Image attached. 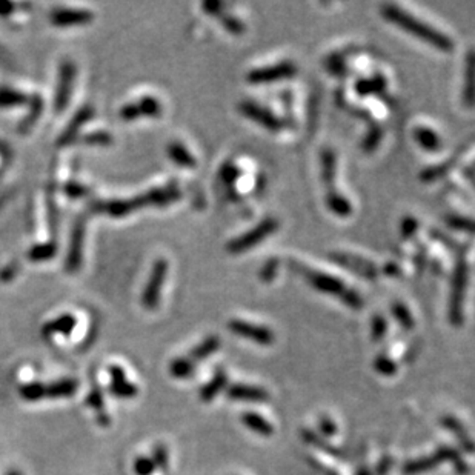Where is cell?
Wrapping results in <instances>:
<instances>
[{
    "label": "cell",
    "mask_w": 475,
    "mask_h": 475,
    "mask_svg": "<svg viewBox=\"0 0 475 475\" xmlns=\"http://www.w3.org/2000/svg\"><path fill=\"white\" fill-rule=\"evenodd\" d=\"M382 18L387 22H391L392 25L403 29L405 33L414 36L418 41H422L427 45H431L432 48L441 53H453L455 48V43L453 39L448 34L441 33L440 29L434 28L429 23L423 22L422 19L415 18V15L406 11L405 8L399 6L397 4H385L382 5Z\"/></svg>",
    "instance_id": "1"
},
{
    "label": "cell",
    "mask_w": 475,
    "mask_h": 475,
    "mask_svg": "<svg viewBox=\"0 0 475 475\" xmlns=\"http://www.w3.org/2000/svg\"><path fill=\"white\" fill-rule=\"evenodd\" d=\"M291 265L294 266L296 273L305 277V280L310 283L311 288L322 292V294L342 300L350 310L360 311L363 305H365V300L360 296V292L357 289L347 287L346 282L338 279V277L319 271V269L308 268L306 265H302L298 262H291Z\"/></svg>",
    "instance_id": "2"
},
{
    "label": "cell",
    "mask_w": 475,
    "mask_h": 475,
    "mask_svg": "<svg viewBox=\"0 0 475 475\" xmlns=\"http://www.w3.org/2000/svg\"><path fill=\"white\" fill-rule=\"evenodd\" d=\"M320 170H322V181L324 188V203L328 209L337 217L346 219L350 217L354 207L347 197L338 191L336 185L337 180V156L334 149L324 148L320 154Z\"/></svg>",
    "instance_id": "3"
},
{
    "label": "cell",
    "mask_w": 475,
    "mask_h": 475,
    "mask_svg": "<svg viewBox=\"0 0 475 475\" xmlns=\"http://www.w3.org/2000/svg\"><path fill=\"white\" fill-rule=\"evenodd\" d=\"M181 197L180 189L176 184H170L163 188H154L146 194H142L132 200H117L105 205V212L114 217L126 216L136 209L145 207H165L177 202Z\"/></svg>",
    "instance_id": "4"
},
{
    "label": "cell",
    "mask_w": 475,
    "mask_h": 475,
    "mask_svg": "<svg viewBox=\"0 0 475 475\" xmlns=\"http://www.w3.org/2000/svg\"><path fill=\"white\" fill-rule=\"evenodd\" d=\"M469 283V263L464 254H460L457 259L453 279H450V291L448 302V320L454 328H460L464 323V296Z\"/></svg>",
    "instance_id": "5"
},
{
    "label": "cell",
    "mask_w": 475,
    "mask_h": 475,
    "mask_svg": "<svg viewBox=\"0 0 475 475\" xmlns=\"http://www.w3.org/2000/svg\"><path fill=\"white\" fill-rule=\"evenodd\" d=\"M279 228H280L279 220L274 217H265L260 220L254 228H251L247 233H243L229 240L226 243V251L229 252V254H234V256L248 252L251 249H254L257 245L269 239V237H271Z\"/></svg>",
    "instance_id": "6"
},
{
    "label": "cell",
    "mask_w": 475,
    "mask_h": 475,
    "mask_svg": "<svg viewBox=\"0 0 475 475\" xmlns=\"http://www.w3.org/2000/svg\"><path fill=\"white\" fill-rule=\"evenodd\" d=\"M237 109H239V113L243 117H247L248 121H252L271 132H280L283 130H288L292 125L289 118L275 114L271 108L259 104L256 100H242L240 104L237 105Z\"/></svg>",
    "instance_id": "7"
},
{
    "label": "cell",
    "mask_w": 475,
    "mask_h": 475,
    "mask_svg": "<svg viewBox=\"0 0 475 475\" xmlns=\"http://www.w3.org/2000/svg\"><path fill=\"white\" fill-rule=\"evenodd\" d=\"M298 73V67L292 60H282L273 65L259 67L249 69L247 74V82L251 85H266L275 83L282 81H289L294 78Z\"/></svg>",
    "instance_id": "8"
},
{
    "label": "cell",
    "mask_w": 475,
    "mask_h": 475,
    "mask_svg": "<svg viewBox=\"0 0 475 475\" xmlns=\"http://www.w3.org/2000/svg\"><path fill=\"white\" fill-rule=\"evenodd\" d=\"M170 271V263L166 262L165 259H158L154 262L151 274H149V279L146 287L142 292V305L146 308L148 311H154L160 305V297H162V289H163V283L166 280V275H168Z\"/></svg>",
    "instance_id": "9"
},
{
    "label": "cell",
    "mask_w": 475,
    "mask_h": 475,
    "mask_svg": "<svg viewBox=\"0 0 475 475\" xmlns=\"http://www.w3.org/2000/svg\"><path fill=\"white\" fill-rule=\"evenodd\" d=\"M228 329L231 331L234 336L247 338L249 342H254L260 346H271L275 342L274 331L265 326V324L252 323L242 319H233L228 322Z\"/></svg>",
    "instance_id": "10"
},
{
    "label": "cell",
    "mask_w": 475,
    "mask_h": 475,
    "mask_svg": "<svg viewBox=\"0 0 475 475\" xmlns=\"http://www.w3.org/2000/svg\"><path fill=\"white\" fill-rule=\"evenodd\" d=\"M329 260L332 263L342 266L345 269H350L351 273L357 274L363 279L374 280L378 275V268L374 262H371L368 259H363L360 256L351 254V252H331Z\"/></svg>",
    "instance_id": "11"
},
{
    "label": "cell",
    "mask_w": 475,
    "mask_h": 475,
    "mask_svg": "<svg viewBox=\"0 0 475 475\" xmlns=\"http://www.w3.org/2000/svg\"><path fill=\"white\" fill-rule=\"evenodd\" d=\"M77 390V383L74 380H63V382L54 383L50 386L43 385H28L20 390V395L27 400H39L43 397H69Z\"/></svg>",
    "instance_id": "12"
},
{
    "label": "cell",
    "mask_w": 475,
    "mask_h": 475,
    "mask_svg": "<svg viewBox=\"0 0 475 475\" xmlns=\"http://www.w3.org/2000/svg\"><path fill=\"white\" fill-rule=\"evenodd\" d=\"M202 8L208 15H212V18L219 19L221 27H223L229 34L240 36L245 33V31H247V25H245V22L242 19H239L237 15L225 11L226 5L223 2H205Z\"/></svg>",
    "instance_id": "13"
},
{
    "label": "cell",
    "mask_w": 475,
    "mask_h": 475,
    "mask_svg": "<svg viewBox=\"0 0 475 475\" xmlns=\"http://www.w3.org/2000/svg\"><path fill=\"white\" fill-rule=\"evenodd\" d=\"M162 114V104L156 97H142L137 104L125 105L121 111L123 121H136L139 117H158Z\"/></svg>",
    "instance_id": "14"
},
{
    "label": "cell",
    "mask_w": 475,
    "mask_h": 475,
    "mask_svg": "<svg viewBox=\"0 0 475 475\" xmlns=\"http://www.w3.org/2000/svg\"><path fill=\"white\" fill-rule=\"evenodd\" d=\"M226 399L234 401H249V403H265L269 400V392L263 387L247 385V383H233L226 387Z\"/></svg>",
    "instance_id": "15"
},
{
    "label": "cell",
    "mask_w": 475,
    "mask_h": 475,
    "mask_svg": "<svg viewBox=\"0 0 475 475\" xmlns=\"http://www.w3.org/2000/svg\"><path fill=\"white\" fill-rule=\"evenodd\" d=\"M228 374L226 371L219 366L214 371V376L207 385H203L199 391V397L203 403H211L219 394L223 392L228 387Z\"/></svg>",
    "instance_id": "16"
},
{
    "label": "cell",
    "mask_w": 475,
    "mask_h": 475,
    "mask_svg": "<svg viewBox=\"0 0 475 475\" xmlns=\"http://www.w3.org/2000/svg\"><path fill=\"white\" fill-rule=\"evenodd\" d=\"M300 435H302V439L308 443V445L317 448L319 450H322V453L328 454L331 457H334V458H337V460H343V462L346 460V454L343 453L342 449H338L337 446L331 445V443L326 439L322 437V435L317 434L315 431H312V429H302Z\"/></svg>",
    "instance_id": "17"
},
{
    "label": "cell",
    "mask_w": 475,
    "mask_h": 475,
    "mask_svg": "<svg viewBox=\"0 0 475 475\" xmlns=\"http://www.w3.org/2000/svg\"><path fill=\"white\" fill-rule=\"evenodd\" d=\"M111 377H113V385H111V392L116 397L121 399H132L137 395V387L125 377V372L121 366H111Z\"/></svg>",
    "instance_id": "18"
},
{
    "label": "cell",
    "mask_w": 475,
    "mask_h": 475,
    "mask_svg": "<svg viewBox=\"0 0 475 475\" xmlns=\"http://www.w3.org/2000/svg\"><path fill=\"white\" fill-rule=\"evenodd\" d=\"M440 423H441L443 427H445L446 431H449L450 434L455 435V439H457L458 443H460L463 453H466V454H472L474 453L472 439L469 437V434L466 432L464 426L460 422H458L454 415H445L440 420Z\"/></svg>",
    "instance_id": "19"
},
{
    "label": "cell",
    "mask_w": 475,
    "mask_h": 475,
    "mask_svg": "<svg viewBox=\"0 0 475 475\" xmlns=\"http://www.w3.org/2000/svg\"><path fill=\"white\" fill-rule=\"evenodd\" d=\"M413 137L423 151H427V153L440 151L441 139L437 132H435L432 128H429V126H425V125L415 126L413 131Z\"/></svg>",
    "instance_id": "20"
},
{
    "label": "cell",
    "mask_w": 475,
    "mask_h": 475,
    "mask_svg": "<svg viewBox=\"0 0 475 475\" xmlns=\"http://www.w3.org/2000/svg\"><path fill=\"white\" fill-rule=\"evenodd\" d=\"M166 154L170 156V158L174 163L181 166V168L191 170V168H195V166H197L195 156L191 151H189L184 142H180V140L171 142L168 148H166Z\"/></svg>",
    "instance_id": "21"
},
{
    "label": "cell",
    "mask_w": 475,
    "mask_h": 475,
    "mask_svg": "<svg viewBox=\"0 0 475 475\" xmlns=\"http://www.w3.org/2000/svg\"><path fill=\"white\" fill-rule=\"evenodd\" d=\"M443 462L439 457L437 453H434L431 455H425L420 458H414V460H409L405 464H403L401 472L405 475H420L425 472L434 471L437 466H440Z\"/></svg>",
    "instance_id": "22"
},
{
    "label": "cell",
    "mask_w": 475,
    "mask_h": 475,
    "mask_svg": "<svg viewBox=\"0 0 475 475\" xmlns=\"http://www.w3.org/2000/svg\"><path fill=\"white\" fill-rule=\"evenodd\" d=\"M221 346V338L216 334H211L207 338H203L199 345H195L191 351L188 352V357L191 359L195 365L203 360L209 359L212 354H216Z\"/></svg>",
    "instance_id": "23"
},
{
    "label": "cell",
    "mask_w": 475,
    "mask_h": 475,
    "mask_svg": "<svg viewBox=\"0 0 475 475\" xmlns=\"http://www.w3.org/2000/svg\"><path fill=\"white\" fill-rule=\"evenodd\" d=\"M242 423L248 427L249 431L256 432L262 437H271L274 435V426L271 422H268L263 415H260L257 413H252V411H248V413H243L240 417Z\"/></svg>",
    "instance_id": "24"
},
{
    "label": "cell",
    "mask_w": 475,
    "mask_h": 475,
    "mask_svg": "<svg viewBox=\"0 0 475 475\" xmlns=\"http://www.w3.org/2000/svg\"><path fill=\"white\" fill-rule=\"evenodd\" d=\"M386 90V77L380 73H374L371 77H363L355 83V92L360 97L371 96V94H382Z\"/></svg>",
    "instance_id": "25"
},
{
    "label": "cell",
    "mask_w": 475,
    "mask_h": 475,
    "mask_svg": "<svg viewBox=\"0 0 475 475\" xmlns=\"http://www.w3.org/2000/svg\"><path fill=\"white\" fill-rule=\"evenodd\" d=\"M197 365L188 357V355H184V357H177L171 362L170 365V374L174 378H188L194 376Z\"/></svg>",
    "instance_id": "26"
},
{
    "label": "cell",
    "mask_w": 475,
    "mask_h": 475,
    "mask_svg": "<svg viewBox=\"0 0 475 475\" xmlns=\"http://www.w3.org/2000/svg\"><path fill=\"white\" fill-rule=\"evenodd\" d=\"M463 102L466 106H472V97H474V53H468V59H466V68H464V83H463Z\"/></svg>",
    "instance_id": "27"
},
{
    "label": "cell",
    "mask_w": 475,
    "mask_h": 475,
    "mask_svg": "<svg viewBox=\"0 0 475 475\" xmlns=\"http://www.w3.org/2000/svg\"><path fill=\"white\" fill-rule=\"evenodd\" d=\"M455 162H457L455 158H448L445 163L434 165V166H429V168H425L420 174L422 181H426V184H432V181L445 177L446 174L449 172V170L454 168Z\"/></svg>",
    "instance_id": "28"
},
{
    "label": "cell",
    "mask_w": 475,
    "mask_h": 475,
    "mask_svg": "<svg viewBox=\"0 0 475 475\" xmlns=\"http://www.w3.org/2000/svg\"><path fill=\"white\" fill-rule=\"evenodd\" d=\"M391 312L394 315L395 322L399 323V326H401L405 331H413L415 328V320H414V315L411 314L409 308L401 303V302H395L392 303L391 308Z\"/></svg>",
    "instance_id": "29"
},
{
    "label": "cell",
    "mask_w": 475,
    "mask_h": 475,
    "mask_svg": "<svg viewBox=\"0 0 475 475\" xmlns=\"http://www.w3.org/2000/svg\"><path fill=\"white\" fill-rule=\"evenodd\" d=\"M374 369L383 377H392L397 374L399 366L386 352H380L374 359Z\"/></svg>",
    "instance_id": "30"
},
{
    "label": "cell",
    "mask_w": 475,
    "mask_h": 475,
    "mask_svg": "<svg viewBox=\"0 0 475 475\" xmlns=\"http://www.w3.org/2000/svg\"><path fill=\"white\" fill-rule=\"evenodd\" d=\"M382 137H383V130L380 128L377 123H374L368 130L365 139H363V142H362L363 151H366V153L374 151V149L378 146L380 140H382Z\"/></svg>",
    "instance_id": "31"
},
{
    "label": "cell",
    "mask_w": 475,
    "mask_h": 475,
    "mask_svg": "<svg viewBox=\"0 0 475 475\" xmlns=\"http://www.w3.org/2000/svg\"><path fill=\"white\" fill-rule=\"evenodd\" d=\"M387 334V320L382 314H376L371 322V337L374 342H382Z\"/></svg>",
    "instance_id": "32"
},
{
    "label": "cell",
    "mask_w": 475,
    "mask_h": 475,
    "mask_svg": "<svg viewBox=\"0 0 475 475\" xmlns=\"http://www.w3.org/2000/svg\"><path fill=\"white\" fill-rule=\"evenodd\" d=\"M151 460L156 464V469H160L162 472H168V469H170V455H168V449H166L163 445H157L153 449Z\"/></svg>",
    "instance_id": "33"
},
{
    "label": "cell",
    "mask_w": 475,
    "mask_h": 475,
    "mask_svg": "<svg viewBox=\"0 0 475 475\" xmlns=\"http://www.w3.org/2000/svg\"><path fill=\"white\" fill-rule=\"evenodd\" d=\"M90 15L86 14V11H62L54 14V22L55 23H62V25H67V23L71 22H83L88 20Z\"/></svg>",
    "instance_id": "34"
},
{
    "label": "cell",
    "mask_w": 475,
    "mask_h": 475,
    "mask_svg": "<svg viewBox=\"0 0 475 475\" xmlns=\"http://www.w3.org/2000/svg\"><path fill=\"white\" fill-rule=\"evenodd\" d=\"M446 223L449 228L457 229V231H466L468 234L474 233V223L472 220L463 216H448Z\"/></svg>",
    "instance_id": "35"
},
{
    "label": "cell",
    "mask_w": 475,
    "mask_h": 475,
    "mask_svg": "<svg viewBox=\"0 0 475 475\" xmlns=\"http://www.w3.org/2000/svg\"><path fill=\"white\" fill-rule=\"evenodd\" d=\"M134 472L136 475H153L156 472V464L149 457H139L134 462Z\"/></svg>",
    "instance_id": "36"
},
{
    "label": "cell",
    "mask_w": 475,
    "mask_h": 475,
    "mask_svg": "<svg viewBox=\"0 0 475 475\" xmlns=\"http://www.w3.org/2000/svg\"><path fill=\"white\" fill-rule=\"evenodd\" d=\"M277 271H279V260L271 259L260 269V279H262L265 283L273 282L277 275Z\"/></svg>",
    "instance_id": "37"
},
{
    "label": "cell",
    "mask_w": 475,
    "mask_h": 475,
    "mask_svg": "<svg viewBox=\"0 0 475 475\" xmlns=\"http://www.w3.org/2000/svg\"><path fill=\"white\" fill-rule=\"evenodd\" d=\"M319 431H320L322 437H324V439L334 437V435L337 434V425L328 415H323V417H320V420H319Z\"/></svg>",
    "instance_id": "38"
},
{
    "label": "cell",
    "mask_w": 475,
    "mask_h": 475,
    "mask_svg": "<svg viewBox=\"0 0 475 475\" xmlns=\"http://www.w3.org/2000/svg\"><path fill=\"white\" fill-rule=\"evenodd\" d=\"M221 177H223L226 184H233V181H235L240 177V170L237 168L235 163L226 162L223 166H221Z\"/></svg>",
    "instance_id": "39"
},
{
    "label": "cell",
    "mask_w": 475,
    "mask_h": 475,
    "mask_svg": "<svg viewBox=\"0 0 475 475\" xmlns=\"http://www.w3.org/2000/svg\"><path fill=\"white\" fill-rule=\"evenodd\" d=\"M392 466H394V458L391 455H383L378 460L376 469L372 471V475H387L391 472Z\"/></svg>",
    "instance_id": "40"
},
{
    "label": "cell",
    "mask_w": 475,
    "mask_h": 475,
    "mask_svg": "<svg viewBox=\"0 0 475 475\" xmlns=\"http://www.w3.org/2000/svg\"><path fill=\"white\" fill-rule=\"evenodd\" d=\"M417 228L418 221L414 217H406L401 221V235L405 237V239H411V237L415 235Z\"/></svg>",
    "instance_id": "41"
},
{
    "label": "cell",
    "mask_w": 475,
    "mask_h": 475,
    "mask_svg": "<svg viewBox=\"0 0 475 475\" xmlns=\"http://www.w3.org/2000/svg\"><path fill=\"white\" fill-rule=\"evenodd\" d=\"M454 471L458 474V475H468L469 474V464L466 463L463 460V457L462 458H458V460L454 463Z\"/></svg>",
    "instance_id": "42"
},
{
    "label": "cell",
    "mask_w": 475,
    "mask_h": 475,
    "mask_svg": "<svg viewBox=\"0 0 475 475\" xmlns=\"http://www.w3.org/2000/svg\"><path fill=\"white\" fill-rule=\"evenodd\" d=\"M355 475H372V471L365 464V466H360L357 472H355Z\"/></svg>",
    "instance_id": "43"
}]
</instances>
